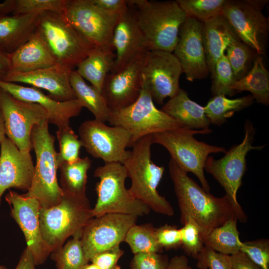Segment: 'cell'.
I'll use <instances>...</instances> for the list:
<instances>
[{"label": "cell", "instance_id": "1", "mask_svg": "<svg viewBox=\"0 0 269 269\" xmlns=\"http://www.w3.org/2000/svg\"><path fill=\"white\" fill-rule=\"evenodd\" d=\"M168 169L180 212V222L192 218L200 228L203 243L213 229L230 220L247 222L244 210L238 209L226 194L218 197L204 190L171 158Z\"/></svg>", "mask_w": 269, "mask_h": 269}, {"label": "cell", "instance_id": "2", "mask_svg": "<svg viewBox=\"0 0 269 269\" xmlns=\"http://www.w3.org/2000/svg\"><path fill=\"white\" fill-rule=\"evenodd\" d=\"M127 3L134 7L146 50L172 53L187 17L177 1L129 0Z\"/></svg>", "mask_w": 269, "mask_h": 269}, {"label": "cell", "instance_id": "3", "mask_svg": "<svg viewBox=\"0 0 269 269\" xmlns=\"http://www.w3.org/2000/svg\"><path fill=\"white\" fill-rule=\"evenodd\" d=\"M152 135L142 137L132 146L123 164L131 180L128 190L135 199L142 202L154 212L171 216L172 206L160 195L157 188L162 178L164 167L152 161L151 157Z\"/></svg>", "mask_w": 269, "mask_h": 269}, {"label": "cell", "instance_id": "4", "mask_svg": "<svg viewBox=\"0 0 269 269\" xmlns=\"http://www.w3.org/2000/svg\"><path fill=\"white\" fill-rule=\"evenodd\" d=\"M63 192L59 204L39 209L40 232L50 253L62 247L69 237L82 234L84 227L94 217L86 195Z\"/></svg>", "mask_w": 269, "mask_h": 269}, {"label": "cell", "instance_id": "5", "mask_svg": "<svg viewBox=\"0 0 269 269\" xmlns=\"http://www.w3.org/2000/svg\"><path fill=\"white\" fill-rule=\"evenodd\" d=\"M48 124L47 120L35 125L32 130L31 139L36 155V165L30 187L22 194L35 198L43 208L59 204L63 194L57 179L58 165L55 138L49 133Z\"/></svg>", "mask_w": 269, "mask_h": 269}, {"label": "cell", "instance_id": "6", "mask_svg": "<svg viewBox=\"0 0 269 269\" xmlns=\"http://www.w3.org/2000/svg\"><path fill=\"white\" fill-rule=\"evenodd\" d=\"M211 132L210 129L193 130L182 127L152 135V143L164 147L179 167L187 173L190 172L196 175L202 188L208 192L210 187L204 173L206 160L211 153H225L227 151L223 147L198 141L193 135Z\"/></svg>", "mask_w": 269, "mask_h": 269}, {"label": "cell", "instance_id": "7", "mask_svg": "<svg viewBox=\"0 0 269 269\" xmlns=\"http://www.w3.org/2000/svg\"><path fill=\"white\" fill-rule=\"evenodd\" d=\"M99 179L96 185V203L92 209L94 217L108 213H118L136 217L147 215L150 209L134 198L125 186L128 178L124 165L119 162L105 163L94 171Z\"/></svg>", "mask_w": 269, "mask_h": 269}, {"label": "cell", "instance_id": "8", "mask_svg": "<svg viewBox=\"0 0 269 269\" xmlns=\"http://www.w3.org/2000/svg\"><path fill=\"white\" fill-rule=\"evenodd\" d=\"M107 122L112 126L121 127L129 132L131 147L145 136L183 127L155 107L142 79L137 99L127 107L111 110Z\"/></svg>", "mask_w": 269, "mask_h": 269}, {"label": "cell", "instance_id": "9", "mask_svg": "<svg viewBox=\"0 0 269 269\" xmlns=\"http://www.w3.org/2000/svg\"><path fill=\"white\" fill-rule=\"evenodd\" d=\"M37 28L57 64L72 69L95 47L73 27L61 12H41Z\"/></svg>", "mask_w": 269, "mask_h": 269}, {"label": "cell", "instance_id": "10", "mask_svg": "<svg viewBox=\"0 0 269 269\" xmlns=\"http://www.w3.org/2000/svg\"><path fill=\"white\" fill-rule=\"evenodd\" d=\"M244 127L245 136L242 142L233 146L220 159L209 156L204 168L220 183L232 203L241 210L243 209L237 201V194L247 169L246 156L250 151L261 150L264 147L253 145L256 130L250 120H246Z\"/></svg>", "mask_w": 269, "mask_h": 269}, {"label": "cell", "instance_id": "11", "mask_svg": "<svg viewBox=\"0 0 269 269\" xmlns=\"http://www.w3.org/2000/svg\"><path fill=\"white\" fill-rule=\"evenodd\" d=\"M61 13L90 44L114 50L113 34L120 15L102 10L90 0H65Z\"/></svg>", "mask_w": 269, "mask_h": 269}, {"label": "cell", "instance_id": "12", "mask_svg": "<svg viewBox=\"0 0 269 269\" xmlns=\"http://www.w3.org/2000/svg\"><path fill=\"white\" fill-rule=\"evenodd\" d=\"M80 139L86 151L105 163L123 164L131 147V135L124 128L108 126L96 119L83 122L78 128Z\"/></svg>", "mask_w": 269, "mask_h": 269}, {"label": "cell", "instance_id": "13", "mask_svg": "<svg viewBox=\"0 0 269 269\" xmlns=\"http://www.w3.org/2000/svg\"><path fill=\"white\" fill-rule=\"evenodd\" d=\"M0 110L7 137L20 151L30 152L32 130L35 125L48 121L46 111L37 104L14 98L0 88Z\"/></svg>", "mask_w": 269, "mask_h": 269}, {"label": "cell", "instance_id": "14", "mask_svg": "<svg viewBox=\"0 0 269 269\" xmlns=\"http://www.w3.org/2000/svg\"><path fill=\"white\" fill-rule=\"evenodd\" d=\"M181 66L173 53L146 50L143 54L141 77L153 102L162 105L167 97L175 95L180 88Z\"/></svg>", "mask_w": 269, "mask_h": 269}, {"label": "cell", "instance_id": "15", "mask_svg": "<svg viewBox=\"0 0 269 269\" xmlns=\"http://www.w3.org/2000/svg\"><path fill=\"white\" fill-rule=\"evenodd\" d=\"M137 218L118 213L93 217L84 227L81 237L86 260L90 262L97 254L120 246Z\"/></svg>", "mask_w": 269, "mask_h": 269}, {"label": "cell", "instance_id": "16", "mask_svg": "<svg viewBox=\"0 0 269 269\" xmlns=\"http://www.w3.org/2000/svg\"><path fill=\"white\" fill-rule=\"evenodd\" d=\"M240 40L258 55L263 54L268 41V18L246 0H227L221 14Z\"/></svg>", "mask_w": 269, "mask_h": 269}, {"label": "cell", "instance_id": "17", "mask_svg": "<svg viewBox=\"0 0 269 269\" xmlns=\"http://www.w3.org/2000/svg\"><path fill=\"white\" fill-rule=\"evenodd\" d=\"M5 199L11 209V216L21 229L36 266L45 263L50 252L43 241L39 213L41 207L34 198L24 196L9 190Z\"/></svg>", "mask_w": 269, "mask_h": 269}, {"label": "cell", "instance_id": "18", "mask_svg": "<svg viewBox=\"0 0 269 269\" xmlns=\"http://www.w3.org/2000/svg\"><path fill=\"white\" fill-rule=\"evenodd\" d=\"M203 23L187 16L182 25L179 39L174 49V55L178 60L189 81L206 78L209 71L202 36Z\"/></svg>", "mask_w": 269, "mask_h": 269}, {"label": "cell", "instance_id": "19", "mask_svg": "<svg viewBox=\"0 0 269 269\" xmlns=\"http://www.w3.org/2000/svg\"><path fill=\"white\" fill-rule=\"evenodd\" d=\"M144 53L136 55L119 71L107 75L101 93L111 110L127 107L139 97Z\"/></svg>", "mask_w": 269, "mask_h": 269}, {"label": "cell", "instance_id": "20", "mask_svg": "<svg viewBox=\"0 0 269 269\" xmlns=\"http://www.w3.org/2000/svg\"><path fill=\"white\" fill-rule=\"evenodd\" d=\"M72 70L56 64L50 67L28 72L8 71L0 78L5 82L24 83L46 90L50 97L63 102L76 99L70 80Z\"/></svg>", "mask_w": 269, "mask_h": 269}, {"label": "cell", "instance_id": "21", "mask_svg": "<svg viewBox=\"0 0 269 269\" xmlns=\"http://www.w3.org/2000/svg\"><path fill=\"white\" fill-rule=\"evenodd\" d=\"M0 88L16 99L41 106L47 113L48 123L55 125L58 129L70 127V119L78 116L83 108L77 99L57 101L38 88L5 82L0 78Z\"/></svg>", "mask_w": 269, "mask_h": 269}, {"label": "cell", "instance_id": "22", "mask_svg": "<svg viewBox=\"0 0 269 269\" xmlns=\"http://www.w3.org/2000/svg\"><path fill=\"white\" fill-rule=\"evenodd\" d=\"M0 206L4 192L11 188L28 191L34 166L30 152L20 151L7 137L0 144Z\"/></svg>", "mask_w": 269, "mask_h": 269}, {"label": "cell", "instance_id": "23", "mask_svg": "<svg viewBox=\"0 0 269 269\" xmlns=\"http://www.w3.org/2000/svg\"><path fill=\"white\" fill-rule=\"evenodd\" d=\"M112 46L116 51L114 66L110 72L113 73L123 68L136 55L146 51L133 6L128 5L126 11L119 15L113 31Z\"/></svg>", "mask_w": 269, "mask_h": 269}, {"label": "cell", "instance_id": "24", "mask_svg": "<svg viewBox=\"0 0 269 269\" xmlns=\"http://www.w3.org/2000/svg\"><path fill=\"white\" fill-rule=\"evenodd\" d=\"M9 56L10 64L9 71L13 72H31L57 64L37 28L28 40Z\"/></svg>", "mask_w": 269, "mask_h": 269}, {"label": "cell", "instance_id": "25", "mask_svg": "<svg viewBox=\"0 0 269 269\" xmlns=\"http://www.w3.org/2000/svg\"><path fill=\"white\" fill-rule=\"evenodd\" d=\"M202 36L207 63L212 78L215 64L227 48L241 40L222 15L203 23Z\"/></svg>", "mask_w": 269, "mask_h": 269}, {"label": "cell", "instance_id": "26", "mask_svg": "<svg viewBox=\"0 0 269 269\" xmlns=\"http://www.w3.org/2000/svg\"><path fill=\"white\" fill-rule=\"evenodd\" d=\"M40 12L0 15V48L10 54L36 30Z\"/></svg>", "mask_w": 269, "mask_h": 269}, {"label": "cell", "instance_id": "27", "mask_svg": "<svg viewBox=\"0 0 269 269\" xmlns=\"http://www.w3.org/2000/svg\"><path fill=\"white\" fill-rule=\"evenodd\" d=\"M161 110L183 127L190 129H209L210 123L204 107L191 100L187 92L180 89L177 94L163 105Z\"/></svg>", "mask_w": 269, "mask_h": 269}, {"label": "cell", "instance_id": "28", "mask_svg": "<svg viewBox=\"0 0 269 269\" xmlns=\"http://www.w3.org/2000/svg\"><path fill=\"white\" fill-rule=\"evenodd\" d=\"M114 51L111 48L95 46L76 66L77 72L101 93L106 78L114 66Z\"/></svg>", "mask_w": 269, "mask_h": 269}, {"label": "cell", "instance_id": "29", "mask_svg": "<svg viewBox=\"0 0 269 269\" xmlns=\"http://www.w3.org/2000/svg\"><path fill=\"white\" fill-rule=\"evenodd\" d=\"M235 92L249 91L256 101L262 105L269 104V73L266 68L262 56L254 60L251 70L231 87Z\"/></svg>", "mask_w": 269, "mask_h": 269}, {"label": "cell", "instance_id": "30", "mask_svg": "<svg viewBox=\"0 0 269 269\" xmlns=\"http://www.w3.org/2000/svg\"><path fill=\"white\" fill-rule=\"evenodd\" d=\"M70 80L76 99L83 107L92 113L95 119L104 123L107 122L111 110L102 93L87 84L76 70H72Z\"/></svg>", "mask_w": 269, "mask_h": 269}, {"label": "cell", "instance_id": "31", "mask_svg": "<svg viewBox=\"0 0 269 269\" xmlns=\"http://www.w3.org/2000/svg\"><path fill=\"white\" fill-rule=\"evenodd\" d=\"M91 166V160L88 156L80 157L72 162L61 163L58 169L62 191L76 195H86L87 172Z\"/></svg>", "mask_w": 269, "mask_h": 269}, {"label": "cell", "instance_id": "32", "mask_svg": "<svg viewBox=\"0 0 269 269\" xmlns=\"http://www.w3.org/2000/svg\"><path fill=\"white\" fill-rule=\"evenodd\" d=\"M254 101L251 95L234 99L220 95L211 98L204 108L210 124L220 126L235 112L251 106Z\"/></svg>", "mask_w": 269, "mask_h": 269}, {"label": "cell", "instance_id": "33", "mask_svg": "<svg viewBox=\"0 0 269 269\" xmlns=\"http://www.w3.org/2000/svg\"><path fill=\"white\" fill-rule=\"evenodd\" d=\"M237 221L230 220L213 229L204 241V246L230 256L240 251L242 242L239 238Z\"/></svg>", "mask_w": 269, "mask_h": 269}, {"label": "cell", "instance_id": "34", "mask_svg": "<svg viewBox=\"0 0 269 269\" xmlns=\"http://www.w3.org/2000/svg\"><path fill=\"white\" fill-rule=\"evenodd\" d=\"M156 228L151 224L133 225L128 231L124 242L127 243L132 253H161L163 249L156 237Z\"/></svg>", "mask_w": 269, "mask_h": 269}, {"label": "cell", "instance_id": "35", "mask_svg": "<svg viewBox=\"0 0 269 269\" xmlns=\"http://www.w3.org/2000/svg\"><path fill=\"white\" fill-rule=\"evenodd\" d=\"M81 235L82 234L74 235L64 245L50 253L57 269H80L89 263L85 256L81 242Z\"/></svg>", "mask_w": 269, "mask_h": 269}, {"label": "cell", "instance_id": "36", "mask_svg": "<svg viewBox=\"0 0 269 269\" xmlns=\"http://www.w3.org/2000/svg\"><path fill=\"white\" fill-rule=\"evenodd\" d=\"M65 0H6L0 3V15L51 11L62 12Z\"/></svg>", "mask_w": 269, "mask_h": 269}, {"label": "cell", "instance_id": "37", "mask_svg": "<svg viewBox=\"0 0 269 269\" xmlns=\"http://www.w3.org/2000/svg\"><path fill=\"white\" fill-rule=\"evenodd\" d=\"M187 16L203 23L222 14L227 0H177Z\"/></svg>", "mask_w": 269, "mask_h": 269}, {"label": "cell", "instance_id": "38", "mask_svg": "<svg viewBox=\"0 0 269 269\" xmlns=\"http://www.w3.org/2000/svg\"><path fill=\"white\" fill-rule=\"evenodd\" d=\"M212 78L211 92L213 96L220 95L232 96L236 94L231 89L236 80L225 53L217 61Z\"/></svg>", "mask_w": 269, "mask_h": 269}, {"label": "cell", "instance_id": "39", "mask_svg": "<svg viewBox=\"0 0 269 269\" xmlns=\"http://www.w3.org/2000/svg\"><path fill=\"white\" fill-rule=\"evenodd\" d=\"M56 134L59 145L57 154L58 166L63 162H72L78 160L82 144L71 127L58 129Z\"/></svg>", "mask_w": 269, "mask_h": 269}, {"label": "cell", "instance_id": "40", "mask_svg": "<svg viewBox=\"0 0 269 269\" xmlns=\"http://www.w3.org/2000/svg\"><path fill=\"white\" fill-rule=\"evenodd\" d=\"M250 47L239 41L230 45L226 54L232 69L236 81L241 79L248 72L253 54Z\"/></svg>", "mask_w": 269, "mask_h": 269}, {"label": "cell", "instance_id": "41", "mask_svg": "<svg viewBox=\"0 0 269 269\" xmlns=\"http://www.w3.org/2000/svg\"><path fill=\"white\" fill-rule=\"evenodd\" d=\"M181 224L183 226L180 229L181 247L187 255L196 259L204 247L200 228L191 217L185 218Z\"/></svg>", "mask_w": 269, "mask_h": 269}, {"label": "cell", "instance_id": "42", "mask_svg": "<svg viewBox=\"0 0 269 269\" xmlns=\"http://www.w3.org/2000/svg\"><path fill=\"white\" fill-rule=\"evenodd\" d=\"M240 251L262 269H269V240L258 239L242 242Z\"/></svg>", "mask_w": 269, "mask_h": 269}, {"label": "cell", "instance_id": "43", "mask_svg": "<svg viewBox=\"0 0 269 269\" xmlns=\"http://www.w3.org/2000/svg\"><path fill=\"white\" fill-rule=\"evenodd\" d=\"M199 269H232L230 256L204 246L195 259Z\"/></svg>", "mask_w": 269, "mask_h": 269}, {"label": "cell", "instance_id": "44", "mask_svg": "<svg viewBox=\"0 0 269 269\" xmlns=\"http://www.w3.org/2000/svg\"><path fill=\"white\" fill-rule=\"evenodd\" d=\"M167 255L161 253H141L134 255L130 262V269H167Z\"/></svg>", "mask_w": 269, "mask_h": 269}, {"label": "cell", "instance_id": "45", "mask_svg": "<svg viewBox=\"0 0 269 269\" xmlns=\"http://www.w3.org/2000/svg\"><path fill=\"white\" fill-rule=\"evenodd\" d=\"M156 237L160 246L163 249H176L181 246L180 229L165 224L156 228Z\"/></svg>", "mask_w": 269, "mask_h": 269}, {"label": "cell", "instance_id": "46", "mask_svg": "<svg viewBox=\"0 0 269 269\" xmlns=\"http://www.w3.org/2000/svg\"><path fill=\"white\" fill-rule=\"evenodd\" d=\"M124 253V251L118 246L97 254L90 262L100 269H121L118 261Z\"/></svg>", "mask_w": 269, "mask_h": 269}, {"label": "cell", "instance_id": "47", "mask_svg": "<svg viewBox=\"0 0 269 269\" xmlns=\"http://www.w3.org/2000/svg\"><path fill=\"white\" fill-rule=\"evenodd\" d=\"M96 6L103 10L120 15L128 8L126 0H90Z\"/></svg>", "mask_w": 269, "mask_h": 269}, {"label": "cell", "instance_id": "48", "mask_svg": "<svg viewBox=\"0 0 269 269\" xmlns=\"http://www.w3.org/2000/svg\"><path fill=\"white\" fill-rule=\"evenodd\" d=\"M230 260L232 269H262L241 251L230 255Z\"/></svg>", "mask_w": 269, "mask_h": 269}, {"label": "cell", "instance_id": "49", "mask_svg": "<svg viewBox=\"0 0 269 269\" xmlns=\"http://www.w3.org/2000/svg\"><path fill=\"white\" fill-rule=\"evenodd\" d=\"M35 266L31 252L26 247L23 251L19 261L14 269H35Z\"/></svg>", "mask_w": 269, "mask_h": 269}, {"label": "cell", "instance_id": "50", "mask_svg": "<svg viewBox=\"0 0 269 269\" xmlns=\"http://www.w3.org/2000/svg\"><path fill=\"white\" fill-rule=\"evenodd\" d=\"M167 269H193L184 255L175 256L169 260Z\"/></svg>", "mask_w": 269, "mask_h": 269}, {"label": "cell", "instance_id": "51", "mask_svg": "<svg viewBox=\"0 0 269 269\" xmlns=\"http://www.w3.org/2000/svg\"><path fill=\"white\" fill-rule=\"evenodd\" d=\"M9 54L0 48V78L10 70Z\"/></svg>", "mask_w": 269, "mask_h": 269}, {"label": "cell", "instance_id": "52", "mask_svg": "<svg viewBox=\"0 0 269 269\" xmlns=\"http://www.w3.org/2000/svg\"><path fill=\"white\" fill-rule=\"evenodd\" d=\"M247 2L254 7L262 10L264 6L268 3L267 0H246Z\"/></svg>", "mask_w": 269, "mask_h": 269}, {"label": "cell", "instance_id": "53", "mask_svg": "<svg viewBox=\"0 0 269 269\" xmlns=\"http://www.w3.org/2000/svg\"><path fill=\"white\" fill-rule=\"evenodd\" d=\"M5 129L3 118L0 110V144L5 136Z\"/></svg>", "mask_w": 269, "mask_h": 269}, {"label": "cell", "instance_id": "54", "mask_svg": "<svg viewBox=\"0 0 269 269\" xmlns=\"http://www.w3.org/2000/svg\"><path fill=\"white\" fill-rule=\"evenodd\" d=\"M80 269H100V268L93 263H87L84 265Z\"/></svg>", "mask_w": 269, "mask_h": 269}, {"label": "cell", "instance_id": "55", "mask_svg": "<svg viewBox=\"0 0 269 269\" xmlns=\"http://www.w3.org/2000/svg\"><path fill=\"white\" fill-rule=\"evenodd\" d=\"M0 269H6V268L4 266H0Z\"/></svg>", "mask_w": 269, "mask_h": 269}]
</instances>
